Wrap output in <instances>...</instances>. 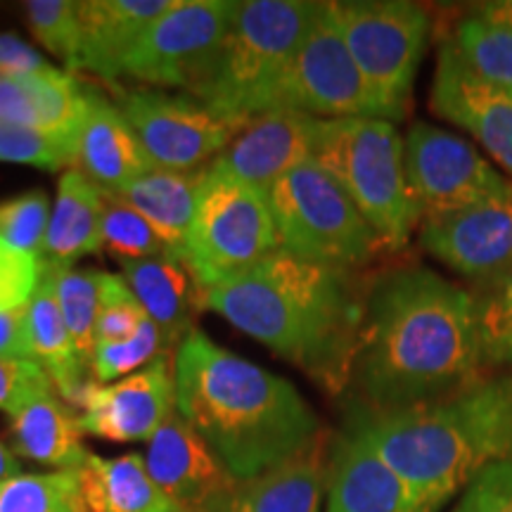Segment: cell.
<instances>
[{"mask_svg": "<svg viewBox=\"0 0 512 512\" xmlns=\"http://www.w3.org/2000/svg\"><path fill=\"white\" fill-rule=\"evenodd\" d=\"M176 411L235 482L264 475L323 430L297 387L192 330L176 351Z\"/></svg>", "mask_w": 512, "mask_h": 512, "instance_id": "3", "label": "cell"}, {"mask_svg": "<svg viewBox=\"0 0 512 512\" xmlns=\"http://www.w3.org/2000/svg\"><path fill=\"white\" fill-rule=\"evenodd\" d=\"M27 316L29 354L50 375L55 392L72 408H79L81 394L86 384L93 380L91 368L76 354L72 335L64 323L53 280L43 268L41 283L24 306Z\"/></svg>", "mask_w": 512, "mask_h": 512, "instance_id": "25", "label": "cell"}, {"mask_svg": "<svg viewBox=\"0 0 512 512\" xmlns=\"http://www.w3.org/2000/svg\"><path fill=\"white\" fill-rule=\"evenodd\" d=\"M5 437L15 456L57 470H81L91 453L83 448L79 415L55 389L12 413Z\"/></svg>", "mask_w": 512, "mask_h": 512, "instance_id": "24", "label": "cell"}, {"mask_svg": "<svg viewBox=\"0 0 512 512\" xmlns=\"http://www.w3.org/2000/svg\"><path fill=\"white\" fill-rule=\"evenodd\" d=\"M332 12L358 69L403 119L430 38L427 10L408 0H347Z\"/></svg>", "mask_w": 512, "mask_h": 512, "instance_id": "9", "label": "cell"}, {"mask_svg": "<svg viewBox=\"0 0 512 512\" xmlns=\"http://www.w3.org/2000/svg\"><path fill=\"white\" fill-rule=\"evenodd\" d=\"M48 223V197L43 190H29L0 202V238L41 261Z\"/></svg>", "mask_w": 512, "mask_h": 512, "instance_id": "36", "label": "cell"}, {"mask_svg": "<svg viewBox=\"0 0 512 512\" xmlns=\"http://www.w3.org/2000/svg\"><path fill=\"white\" fill-rule=\"evenodd\" d=\"M235 8V0H176L174 8L147 29L128 57L124 76L192 93L214 67Z\"/></svg>", "mask_w": 512, "mask_h": 512, "instance_id": "11", "label": "cell"}, {"mask_svg": "<svg viewBox=\"0 0 512 512\" xmlns=\"http://www.w3.org/2000/svg\"><path fill=\"white\" fill-rule=\"evenodd\" d=\"M105 192L79 169H69L57 183L43 261L57 268H74L86 254L100 252V219Z\"/></svg>", "mask_w": 512, "mask_h": 512, "instance_id": "28", "label": "cell"}, {"mask_svg": "<svg viewBox=\"0 0 512 512\" xmlns=\"http://www.w3.org/2000/svg\"><path fill=\"white\" fill-rule=\"evenodd\" d=\"M147 313L138 297L124 280V275L102 273L100 278V313L95 328V344L124 342L136 335Z\"/></svg>", "mask_w": 512, "mask_h": 512, "instance_id": "38", "label": "cell"}, {"mask_svg": "<svg viewBox=\"0 0 512 512\" xmlns=\"http://www.w3.org/2000/svg\"><path fill=\"white\" fill-rule=\"evenodd\" d=\"M347 427L399 477L415 508L439 512L486 465L512 453V373L401 411L358 406Z\"/></svg>", "mask_w": 512, "mask_h": 512, "instance_id": "4", "label": "cell"}, {"mask_svg": "<svg viewBox=\"0 0 512 512\" xmlns=\"http://www.w3.org/2000/svg\"><path fill=\"white\" fill-rule=\"evenodd\" d=\"M124 280L138 297L147 318L162 330L166 347H181L190 335L197 309H202V292L188 268L171 252L147 256L121 264Z\"/></svg>", "mask_w": 512, "mask_h": 512, "instance_id": "23", "label": "cell"}, {"mask_svg": "<svg viewBox=\"0 0 512 512\" xmlns=\"http://www.w3.org/2000/svg\"><path fill=\"white\" fill-rule=\"evenodd\" d=\"M278 249L342 271L366 266L384 252L380 238L349 195L320 166H294L268 185Z\"/></svg>", "mask_w": 512, "mask_h": 512, "instance_id": "7", "label": "cell"}, {"mask_svg": "<svg viewBox=\"0 0 512 512\" xmlns=\"http://www.w3.org/2000/svg\"><path fill=\"white\" fill-rule=\"evenodd\" d=\"M176 0H81L79 69L114 83L147 29L174 8Z\"/></svg>", "mask_w": 512, "mask_h": 512, "instance_id": "19", "label": "cell"}, {"mask_svg": "<svg viewBox=\"0 0 512 512\" xmlns=\"http://www.w3.org/2000/svg\"><path fill=\"white\" fill-rule=\"evenodd\" d=\"M430 105L437 117L470 133L512 176V93L479 79L453 41L439 48Z\"/></svg>", "mask_w": 512, "mask_h": 512, "instance_id": "16", "label": "cell"}, {"mask_svg": "<svg viewBox=\"0 0 512 512\" xmlns=\"http://www.w3.org/2000/svg\"><path fill=\"white\" fill-rule=\"evenodd\" d=\"M420 245L472 283L494 285L512 268V188L456 214L422 221Z\"/></svg>", "mask_w": 512, "mask_h": 512, "instance_id": "15", "label": "cell"}, {"mask_svg": "<svg viewBox=\"0 0 512 512\" xmlns=\"http://www.w3.org/2000/svg\"><path fill=\"white\" fill-rule=\"evenodd\" d=\"M275 112H302L316 119H396L351 57L332 3H318Z\"/></svg>", "mask_w": 512, "mask_h": 512, "instance_id": "10", "label": "cell"}, {"mask_svg": "<svg viewBox=\"0 0 512 512\" xmlns=\"http://www.w3.org/2000/svg\"><path fill=\"white\" fill-rule=\"evenodd\" d=\"M328 467V441L320 434L283 465L249 482H238L209 512H320L328 489Z\"/></svg>", "mask_w": 512, "mask_h": 512, "instance_id": "22", "label": "cell"}, {"mask_svg": "<svg viewBox=\"0 0 512 512\" xmlns=\"http://www.w3.org/2000/svg\"><path fill=\"white\" fill-rule=\"evenodd\" d=\"M22 475V465H19V458L15 451L0 439V484H5L8 479Z\"/></svg>", "mask_w": 512, "mask_h": 512, "instance_id": "45", "label": "cell"}, {"mask_svg": "<svg viewBox=\"0 0 512 512\" xmlns=\"http://www.w3.org/2000/svg\"><path fill=\"white\" fill-rule=\"evenodd\" d=\"M100 252H107L119 264L140 261L147 256L169 252L164 240L143 214H138L131 204L105 192V207L100 219Z\"/></svg>", "mask_w": 512, "mask_h": 512, "instance_id": "32", "label": "cell"}, {"mask_svg": "<svg viewBox=\"0 0 512 512\" xmlns=\"http://www.w3.org/2000/svg\"><path fill=\"white\" fill-rule=\"evenodd\" d=\"M273 249H278V235L266 192L219 174L207 164L195 219L178 256L200 292L204 294Z\"/></svg>", "mask_w": 512, "mask_h": 512, "instance_id": "8", "label": "cell"}, {"mask_svg": "<svg viewBox=\"0 0 512 512\" xmlns=\"http://www.w3.org/2000/svg\"><path fill=\"white\" fill-rule=\"evenodd\" d=\"M477 297L425 266L387 271L363 297L354 377L368 408L401 411L482 380Z\"/></svg>", "mask_w": 512, "mask_h": 512, "instance_id": "1", "label": "cell"}, {"mask_svg": "<svg viewBox=\"0 0 512 512\" xmlns=\"http://www.w3.org/2000/svg\"><path fill=\"white\" fill-rule=\"evenodd\" d=\"M0 162L57 171L62 166H72L76 152L41 128L0 121Z\"/></svg>", "mask_w": 512, "mask_h": 512, "instance_id": "37", "label": "cell"}, {"mask_svg": "<svg viewBox=\"0 0 512 512\" xmlns=\"http://www.w3.org/2000/svg\"><path fill=\"white\" fill-rule=\"evenodd\" d=\"M117 107L152 166L166 171H195L211 164L242 128L216 117L195 98L166 95L155 88H117Z\"/></svg>", "mask_w": 512, "mask_h": 512, "instance_id": "13", "label": "cell"}, {"mask_svg": "<svg viewBox=\"0 0 512 512\" xmlns=\"http://www.w3.org/2000/svg\"><path fill=\"white\" fill-rule=\"evenodd\" d=\"M50 64L43 60L36 48L24 43L15 34H0V72L12 76H29L43 72Z\"/></svg>", "mask_w": 512, "mask_h": 512, "instance_id": "42", "label": "cell"}, {"mask_svg": "<svg viewBox=\"0 0 512 512\" xmlns=\"http://www.w3.org/2000/svg\"><path fill=\"white\" fill-rule=\"evenodd\" d=\"M164 351L171 349L166 347L162 330L150 318H145L131 339L95 344L91 356V377L100 384H110L117 377H128L150 366Z\"/></svg>", "mask_w": 512, "mask_h": 512, "instance_id": "34", "label": "cell"}, {"mask_svg": "<svg viewBox=\"0 0 512 512\" xmlns=\"http://www.w3.org/2000/svg\"><path fill=\"white\" fill-rule=\"evenodd\" d=\"M313 119L302 112H268L252 119L209 169L266 192L280 176L311 159Z\"/></svg>", "mask_w": 512, "mask_h": 512, "instance_id": "18", "label": "cell"}, {"mask_svg": "<svg viewBox=\"0 0 512 512\" xmlns=\"http://www.w3.org/2000/svg\"><path fill=\"white\" fill-rule=\"evenodd\" d=\"M204 171L207 166L195 171L152 169L110 195L119 197L131 204L138 214H143L150 226L157 230L159 238L164 240L166 249L174 256H181L192 219H195Z\"/></svg>", "mask_w": 512, "mask_h": 512, "instance_id": "27", "label": "cell"}, {"mask_svg": "<svg viewBox=\"0 0 512 512\" xmlns=\"http://www.w3.org/2000/svg\"><path fill=\"white\" fill-rule=\"evenodd\" d=\"M31 34L48 53H53L67 69H79V12L72 0H31L27 3Z\"/></svg>", "mask_w": 512, "mask_h": 512, "instance_id": "35", "label": "cell"}, {"mask_svg": "<svg viewBox=\"0 0 512 512\" xmlns=\"http://www.w3.org/2000/svg\"><path fill=\"white\" fill-rule=\"evenodd\" d=\"M311 159L356 204L384 252L403 249L418 226L403 140L387 119H313Z\"/></svg>", "mask_w": 512, "mask_h": 512, "instance_id": "6", "label": "cell"}, {"mask_svg": "<svg viewBox=\"0 0 512 512\" xmlns=\"http://www.w3.org/2000/svg\"><path fill=\"white\" fill-rule=\"evenodd\" d=\"M79 477L86 512H185L155 484L140 453L119 458L88 453Z\"/></svg>", "mask_w": 512, "mask_h": 512, "instance_id": "26", "label": "cell"}, {"mask_svg": "<svg viewBox=\"0 0 512 512\" xmlns=\"http://www.w3.org/2000/svg\"><path fill=\"white\" fill-rule=\"evenodd\" d=\"M475 15L491 24H498V27L512 29V0H494V3L477 5Z\"/></svg>", "mask_w": 512, "mask_h": 512, "instance_id": "44", "label": "cell"}, {"mask_svg": "<svg viewBox=\"0 0 512 512\" xmlns=\"http://www.w3.org/2000/svg\"><path fill=\"white\" fill-rule=\"evenodd\" d=\"M453 46L479 79L512 93V29L486 22L472 12L456 24Z\"/></svg>", "mask_w": 512, "mask_h": 512, "instance_id": "30", "label": "cell"}, {"mask_svg": "<svg viewBox=\"0 0 512 512\" xmlns=\"http://www.w3.org/2000/svg\"><path fill=\"white\" fill-rule=\"evenodd\" d=\"M43 268L53 280L57 304L72 335L76 354L88 368L95 349V328L100 313V278L102 271H79V268H57L43 261Z\"/></svg>", "mask_w": 512, "mask_h": 512, "instance_id": "29", "label": "cell"}, {"mask_svg": "<svg viewBox=\"0 0 512 512\" xmlns=\"http://www.w3.org/2000/svg\"><path fill=\"white\" fill-rule=\"evenodd\" d=\"M0 356L31 358L24 309L0 313Z\"/></svg>", "mask_w": 512, "mask_h": 512, "instance_id": "43", "label": "cell"}, {"mask_svg": "<svg viewBox=\"0 0 512 512\" xmlns=\"http://www.w3.org/2000/svg\"><path fill=\"white\" fill-rule=\"evenodd\" d=\"M403 164L420 221L456 214L512 188L475 145L427 121H415L408 131Z\"/></svg>", "mask_w": 512, "mask_h": 512, "instance_id": "12", "label": "cell"}, {"mask_svg": "<svg viewBox=\"0 0 512 512\" xmlns=\"http://www.w3.org/2000/svg\"><path fill=\"white\" fill-rule=\"evenodd\" d=\"M43 261L0 238V313L24 309L41 283Z\"/></svg>", "mask_w": 512, "mask_h": 512, "instance_id": "39", "label": "cell"}, {"mask_svg": "<svg viewBox=\"0 0 512 512\" xmlns=\"http://www.w3.org/2000/svg\"><path fill=\"white\" fill-rule=\"evenodd\" d=\"M325 512H420L399 477L349 427L330 444Z\"/></svg>", "mask_w": 512, "mask_h": 512, "instance_id": "21", "label": "cell"}, {"mask_svg": "<svg viewBox=\"0 0 512 512\" xmlns=\"http://www.w3.org/2000/svg\"><path fill=\"white\" fill-rule=\"evenodd\" d=\"M318 3L245 0L207 79L190 95L216 117L245 126L278 110L280 93Z\"/></svg>", "mask_w": 512, "mask_h": 512, "instance_id": "5", "label": "cell"}, {"mask_svg": "<svg viewBox=\"0 0 512 512\" xmlns=\"http://www.w3.org/2000/svg\"><path fill=\"white\" fill-rule=\"evenodd\" d=\"M0 512H86L79 470L17 475L0 484Z\"/></svg>", "mask_w": 512, "mask_h": 512, "instance_id": "31", "label": "cell"}, {"mask_svg": "<svg viewBox=\"0 0 512 512\" xmlns=\"http://www.w3.org/2000/svg\"><path fill=\"white\" fill-rule=\"evenodd\" d=\"M145 465L159 489L185 512H209L238 486L178 411L147 441Z\"/></svg>", "mask_w": 512, "mask_h": 512, "instance_id": "17", "label": "cell"}, {"mask_svg": "<svg viewBox=\"0 0 512 512\" xmlns=\"http://www.w3.org/2000/svg\"><path fill=\"white\" fill-rule=\"evenodd\" d=\"M202 309L342 392L354 368L363 297L351 271L273 249L202 294Z\"/></svg>", "mask_w": 512, "mask_h": 512, "instance_id": "2", "label": "cell"}, {"mask_svg": "<svg viewBox=\"0 0 512 512\" xmlns=\"http://www.w3.org/2000/svg\"><path fill=\"white\" fill-rule=\"evenodd\" d=\"M477 328L484 368H512V268L477 297Z\"/></svg>", "mask_w": 512, "mask_h": 512, "instance_id": "33", "label": "cell"}, {"mask_svg": "<svg viewBox=\"0 0 512 512\" xmlns=\"http://www.w3.org/2000/svg\"><path fill=\"white\" fill-rule=\"evenodd\" d=\"M55 384L34 358L0 356V411L17 413L36 396L53 392Z\"/></svg>", "mask_w": 512, "mask_h": 512, "instance_id": "41", "label": "cell"}, {"mask_svg": "<svg viewBox=\"0 0 512 512\" xmlns=\"http://www.w3.org/2000/svg\"><path fill=\"white\" fill-rule=\"evenodd\" d=\"M83 434L133 444L150 441L159 427L176 413V354L164 351L150 366L121 382L91 380L83 389L79 408Z\"/></svg>", "mask_w": 512, "mask_h": 512, "instance_id": "14", "label": "cell"}, {"mask_svg": "<svg viewBox=\"0 0 512 512\" xmlns=\"http://www.w3.org/2000/svg\"><path fill=\"white\" fill-rule=\"evenodd\" d=\"M74 169L102 192H117L155 169L117 102L107 100L95 88H88V114Z\"/></svg>", "mask_w": 512, "mask_h": 512, "instance_id": "20", "label": "cell"}, {"mask_svg": "<svg viewBox=\"0 0 512 512\" xmlns=\"http://www.w3.org/2000/svg\"><path fill=\"white\" fill-rule=\"evenodd\" d=\"M451 512H512V453L486 465L460 491Z\"/></svg>", "mask_w": 512, "mask_h": 512, "instance_id": "40", "label": "cell"}]
</instances>
